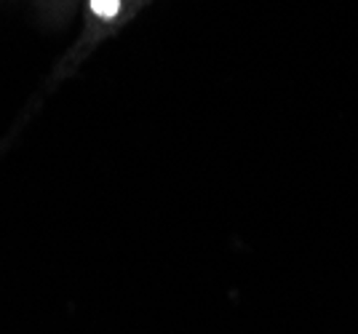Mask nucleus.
Here are the masks:
<instances>
[{
    "label": "nucleus",
    "instance_id": "obj_1",
    "mask_svg": "<svg viewBox=\"0 0 358 334\" xmlns=\"http://www.w3.org/2000/svg\"><path fill=\"white\" fill-rule=\"evenodd\" d=\"M91 8H94V14L102 16V19H113V16L118 14L120 0H91Z\"/></svg>",
    "mask_w": 358,
    "mask_h": 334
}]
</instances>
